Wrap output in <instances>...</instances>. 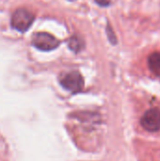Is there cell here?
<instances>
[{"label":"cell","instance_id":"1","mask_svg":"<svg viewBox=\"0 0 160 161\" xmlns=\"http://www.w3.org/2000/svg\"><path fill=\"white\" fill-rule=\"evenodd\" d=\"M34 14L26 8L16 9L10 19L11 27L19 32H25L34 22Z\"/></svg>","mask_w":160,"mask_h":161},{"label":"cell","instance_id":"2","mask_svg":"<svg viewBox=\"0 0 160 161\" xmlns=\"http://www.w3.org/2000/svg\"><path fill=\"white\" fill-rule=\"evenodd\" d=\"M32 45L35 46L37 49L41 50V51H52L54 49H56L60 42L54 37L53 35H51L50 33L47 32H37L32 36Z\"/></svg>","mask_w":160,"mask_h":161},{"label":"cell","instance_id":"3","mask_svg":"<svg viewBox=\"0 0 160 161\" xmlns=\"http://www.w3.org/2000/svg\"><path fill=\"white\" fill-rule=\"evenodd\" d=\"M59 83L65 90L73 93L79 92L84 88V79L78 71H71L62 75Z\"/></svg>","mask_w":160,"mask_h":161},{"label":"cell","instance_id":"4","mask_svg":"<svg viewBox=\"0 0 160 161\" xmlns=\"http://www.w3.org/2000/svg\"><path fill=\"white\" fill-rule=\"evenodd\" d=\"M141 124L142 127L150 132H157L160 130V109L151 108L147 110L141 117Z\"/></svg>","mask_w":160,"mask_h":161},{"label":"cell","instance_id":"5","mask_svg":"<svg viewBox=\"0 0 160 161\" xmlns=\"http://www.w3.org/2000/svg\"><path fill=\"white\" fill-rule=\"evenodd\" d=\"M148 67L157 76H160V52H154L148 57Z\"/></svg>","mask_w":160,"mask_h":161},{"label":"cell","instance_id":"6","mask_svg":"<svg viewBox=\"0 0 160 161\" xmlns=\"http://www.w3.org/2000/svg\"><path fill=\"white\" fill-rule=\"evenodd\" d=\"M83 45H84V42L82 39L79 38L78 36H72L68 42L69 48L75 53H78L79 51H81L83 48Z\"/></svg>","mask_w":160,"mask_h":161},{"label":"cell","instance_id":"7","mask_svg":"<svg viewBox=\"0 0 160 161\" xmlns=\"http://www.w3.org/2000/svg\"><path fill=\"white\" fill-rule=\"evenodd\" d=\"M95 2L102 7H107L110 4V0H95Z\"/></svg>","mask_w":160,"mask_h":161},{"label":"cell","instance_id":"8","mask_svg":"<svg viewBox=\"0 0 160 161\" xmlns=\"http://www.w3.org/2000/svg\"><path fill=\"white\" fill-rule=\"evenodd\" d=\"M70 1H74V0H70Z\"/></svg>","mask_w":160,"mask_h":161}]
</instances>
